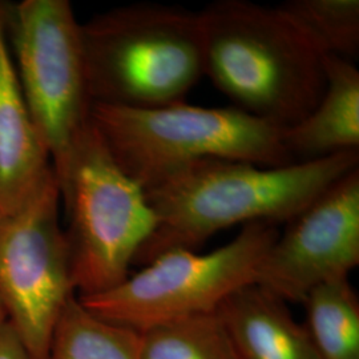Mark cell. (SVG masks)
Instances as JSON below:
<instances>
[{"label":"cell","instance_id":"1","mask_svg":"<svg viewBox=\"0 0 359 359\" xmlns=\"http://www.w3.org/2000/svg\"><path fill=\"white\" fill-rule=\"evenodd\" d=\"M359 167V151L283 167L204 158L148 188L156 228L135 264L145 265L175 249L196 250L234 225L294 217L335 181Z\"/></svg>","mask_w":359,"mask_h":359},{"label":"cell","instance_id":"2","mask_svg":"<svg viewBox=\"0 0 359 359\" xmlns=\"http://www.w3.org/2000/svg\"><path fill=\"white\" fill-rule=\"evenodd\" d=\"M200 16L204 76L234 108L281 130L313 111L326 87V53L278 6L217 0Z\"/></svg>","mask_w":359,"mask_h":359},{"label":"cell","instance_id":"3","mask_svg":"<svg viewBox=\"0 0 359 359\" xmlns=\"http://www.w3.org/2000/svg\"><path fill=\"white\" fill-rule=\"evenodd\" d=\"M93 104L157 108L185 102L204 76L200 13L137 3L80 25Z\"/></svg>","mask_w":359,"mask_h":359},{"label":"cell","instance_id":"4","mask_svg":"<svg viewBox=\"0 0 359 359\" xmlns=\"http://www.w3.org/2000/svg\"><path fill=\"white\" fill-rule=\"evenodd\" d=\"M92 123L116 164L142 191L204 158L261 167L294 163L283 145V130L234 107L180 102L140 109L95 103Z\"/></svg>","mask_w":359,"mask_h":359},{"label":"cell","instance_id":"5","mask_svg":"<svg viewBox=\"0 0 359 359\" xmlns=\"http://www.w3.org/2000/svg\"><path fill=\"white\" fill-rule=\"evenodd\" d=\"M68 225L71 281L77 297L100 294L128 278L156 228L142 188L120 169L90 121L57 180Z\"/></svg>","mask_w":359,"mask_h":359},{"label":"cell","instance_id":"6","mask_svg":"<svg viewBox=\"0 0 359 359\" xmlns=\"http://www.w3.org/2000/svg\"><path fill=\"white\" fill-rule=\"evenodd\" d=\"M278 231L270 222L246 224L231 243L212 252L169 250L114 289L77 298L96 316L137 332L213 313L233 293L256 283Z\"/></svg>","mask_w":359,"mask_h":359},{"label":"cell","instance_id":"7","mask_svg":"<svg viewBox=\"0 0 359 359\" xmlns=\"http://www.w3.org/2000/svg\"><path fill=\"white\" fill-rule=\"evenodd\" d=\"M80 25L68 0L8 3L15 71L57 180L92 121Z\"/></svg>","mask_w":359,"mask_h":359},{"label":"cell","instance_id":"8","mask_svg":"<svg viewBox=\"0 0 359 359\" xmlns=\"http://www.w3.org/2000/svg\"><path fill=\"white\" fill-rule=\"evenodd\" d=\"M52 169L26 200L0 212V298L31 359H47L52 332L75 297Z\"/></svg>","mask_w":359,"mask_h":359},{"label":"cell","instance_id":"9","mask_svg":"<svg viewBox=\"0 0 359 359\" xmlns=\"http://www.w3.org/2000/svg\"><path fill=\"white\" fill-rule=\"evenodd\" d=\"M285 224L256 283L286 304H302L317 286L346 278L358 266L359 167Z\"/></svg>","mask_w":359,"mask_h":359},{"label":"cell","instance_id":"10","mask_svg":"<svg viewBox=\"0 0 359 359\" xmlns=\"http://www.w3.org/2000/svg\"><path fill=\"white\" fill-rule=\"evenodd\" d=\"M7 11L0 0V212L22 204L52 170L15 71Z\"/></svg>","mask_w":359,"mask_h":359},{"label":"cell","instance_id":"11","mask_svg":"<svg viewBox=\"0 0 359 359\" xmlns=\"http://www.w3.org/2000/svg\"><path fill=\"white\" fill-rule=\"evenodd\" d=\"M326 87L313 111L283 130V145L294 163L359 149V71L354 62L326 55Z\"/></svg>","mask_w":359,"mask_h":359},{"label":"cell","instance_id":"12","mask_svg":"<svg viewBox=\"0 0 359 359\" xmlns=\"http://www.w3.org/2000/svg\"><path fill=\"white\" fill-rule=\"evenodd\" d=\"M217 313L240 359H320L305 325L257 283L228 297Z\"/></svg>","mask_w":359,"mask_h":359},{"label":"cell","instance_id":"13","mask_svg":"<svg viewBox=\"0 0 359 359\" xmlns=\"http://www.w3.org/2000/svg\"><path fill=\"white\" fill-rule=\"evenodd\" d=\"M47 359H142V333L96 316L75 295L55 323Z\"/></svg>","mask_w":359,"mask_h":359},{"label":"cell","instance_id":"14","mask_svg":"<svg viewBox=\"0 0 359 359\" xmlns=\"http://www.w3.org/2000/svg\"><path fill=\"white\" fill-rule=\"evenodd\" d=\"M302 305L318 358L359 359V299L348 277L317 286Z\"/></svg>","mask_w":359,"mask_h":359},{"label":"cell","instance_id":"15","mask_svg":"<svg viewBox=\"0 0 359 359\" xmlns=\"http://www.w3.org/2000/svg\"><path fill=\"white\" fill-rule=\"evenodd\" d=\"M140 333L142 359H240L217 311L167 322Z\"/></svg>","mask_w":359,"mask_h":359},{"label":"cell","instance_id":"16","mask_svg":"<svg viewBox=\"0 0 359 359\" xmlns=\"http://www.w3.org/2000/svg\"><path fill=\"white\" fill-rule=\"evenodd\" d=\"M278 7L326 55L354 62L359 53V0H286Z\"/></svg>","mask_w":359,"mask_h":359},{"label":"cell","instance_id":"17","mask_svg":"<svg viewBox=\"0 0 359 359\" xmlns=\"http://www.w3.org/2000/svg\"><path fill=\"white\" fill-rule=\"evenodd\" d=\"M0 359H31L22 337L10 321L0 329Z\"/></svg>","mask_w":359,"mask_h":359},{"label":"cell","instance_id":"18","mask_svg":"<svg viewBox=\"0 0 359 359\" xmlns=\"http://www.w3.org/2000/svg\"><path fill=\"white\" fill-rule=\"evenodd\" d=\"M6 322H8V314H7V310L4 308V304H3V301L0 298V329L3 327V325Z\"/></svg>","mask_w":359,"mask_h":359}]
</instances>
